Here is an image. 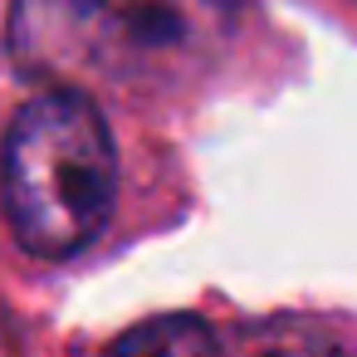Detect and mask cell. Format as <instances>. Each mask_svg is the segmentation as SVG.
<instances>
[{
	"label": "cell",
	"mask_w": 357,
	"mask_h": 357,
	"mask_svg": "<svg viewBox=\"0 0 357 357\" xmlns=\"http://www.w3.org/2000/svg\"><path fill=\"white\" fill-rule=\"evenodd\" d=\"M245 0H10V54L25 74L84 89H172L235 35Z\"/></svg>",
	"instance_id": "cell-1"
},
{
	"label": "cell",
	"mask_w": 357,
	"mask_h": 357,
	"mask_svg": "<svg viewBox=\"0 0 357 357\" xmlns=\"http://www.w3.org/2000/svg\"><path fill=\"white\" fill-rule=\"evenodd\" d=\"M0 201L35 259L89 250L118 201V147L84 89L50 84L25 98L0 142Z\"/></svg>",
	"instance_id": "cell-2"
},
{
	"label": "cell",
	"mask_w": 357,
	"mask_h": 357,
	"mask_svg": "<svg viewBox=\"0 0 357 357\" xmlns=\"http://www.w3.org/2000/svg\"><path fill=\"white\" fill-rule=\"evenodd\" d=\"M225 337V357H352V347L313 323V318H255V323H235Z\"/></svg>",
	"instance_id": "cell-3"
},
{
	"label": "cell",
	"mask_w": 357,
	"mask_h": 357,
	"mask_svg": "<svg viewBox=\"0 0 357 357\" xmlns=\"http://www.w3.org/2000/svg\"><path fill=\"white\" fill-rule=\"evenodd\" d=\"M103 357H225V337L196 313H162L132 323Z\"/></svg>",
	"instance_id": "cell-4"
}]
</instances>
